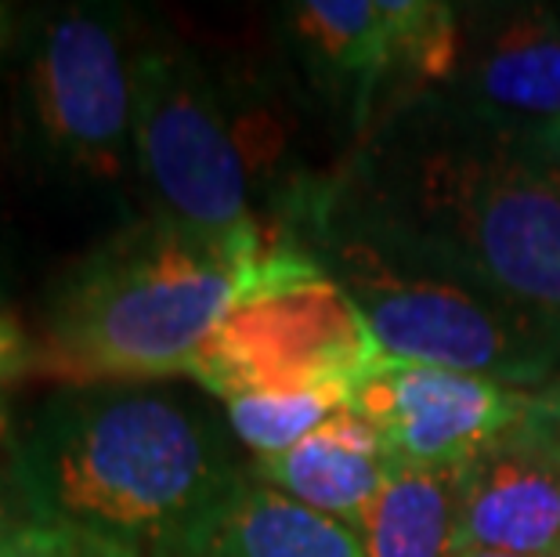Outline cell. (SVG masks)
<instances>
[{"mask_svg":"<svg viewBox=\"0 0 560 557\" xmlns=\"http://www.w3.org/2000/svg\"><path fill=\"white\" fill-rule=\"evenodd\" d=\"M329 199L365 229L560 318V156L420 98L348 152Z\"/></svg>","mask_w":560,"mask_h":557,"instance_id":"cell-1","label":"cell"},{"mask_svg":"<svg viewBox=\"0 0 560 557\" xmlns=\"http://www.w3.org/2000/svg\"><path fill=\"white\" fill-rule=\"evenodd\" d=\"M235 434L160 384L47 395L8 449L33 518L98 532L141 557H185L249 474Z\"/></svg>","mask_w":560,"mask_h":557,"instance_id":"cell-2","label":"cell"},{"mask_svg":"<svg viewBox=\"0 0 560 557\" xmlns=\"http://www.w3.org/2000/svg\"><path fill=\"white\" fill-rule=\"evenodd\" d=\"M276 251H243L145 214L77 257L47 293L37 373L62 387L192 376Z\"/></svg>","mask_w":560,"mask_h":557,"instance_id":"cell-3","label":"cell"},{"mask_svg":"<svg viewBox=\"0 0 560 557\" xmlns=\"http://www.w3.org/2000/svg\"><path fill=\"white\" fill-rule=\"evenodd\" d=\"M332 177L296 218L290 246L348 293L384 359L478 373L517 387L557 381L560 318L365 229L329 199Z\"/></svg>","mask_w":560,"mask_h":557,"instance_id":"cell-4","label":"cell"},{"mask_svg":"<svg viewBox=\"0 0 560 557\" xmlns=\"http://www.w3.org/2000/svg\"><path fill=\"white\" fill-rule=\"evenodd\" d=\"M135 171L149 214L207 240L276 251L243 88L182 37L145 22L135 62Z\"/></svg>","mask_w":560,"mask_h":557,"instance_id":"cell-5","label":"cell"},{"mask_svg":"<svg viewBox=\"0 0 560 557\" xmlns=\"http://www.w3.org/2000/svg\"><path fill=\"white\" fill-rule=\"evenodd\" d=\"M145 19L80 0L19 15L11 47V130L33 167L91 188L135 171V62Z\"/></svg>","mask_w":560,"mask_h":557,"instance_id":"cell-6","label":"cell"},{"mask_svg":"<svg viewBox=\"0 0 560 557\" xmlns=\"http://www.w3.org/2000/svg\"><path fill=\"white\" fill-rule=\"evenodd\" d=\"M384 362L359 307L296 246L268 260L202 348L188 381L213 398L249 391L354 387Z\"/></svg>","mask_w":560,"mask_h":557,"instance_id":"cell-7","label":"cell"},{"mask_svg":"<svg viewBox=\"0 0 560 557\" xmlns=\"http://www.w3.org/2000/svg\"><path fill=\"white\" fill-rule=\"evenodd\" d=\"M431 98L560 156V4H459L456 62Z\"/></svg>","mask_w":560,"mask_h":557,"instance_id":"cell-8","label":"cell"},{"mask_svg":"<svg viewBox=\"0 0 560 557\" xmlns=\"http://www.w3.org/2000/svg\"><path fill=\"white\" fill-rule=\"evenodd\" d=\"M271 26L293 88L348 160L395 109L387 0H290L271 11Z\"/></svg>","mask_w":560,"mask_h":557,"instance_id":"cell-9","label":"cell"},{"mask_svg":"<svg viewBox=\"0 0 560 557\" xmlns=\"http://www.w3.org/2000/svg\"><path fill=\"white\" fill-rule=\"evenodd\" d=\"M535 406L539 387L384 359L351 387L348 409L373 423L398 467L456 471Z\"/></svg>","mask_w":560,"mask_h":557,"instance_id":"cell-10","label":"cell"},{"mask_svg":"<svg viewBox=\"0 0 560 557\" xmlns=\"http://www.w3.org/2000/svg\"><path fill=\"white\" fill-rule=\"evenodd\" d=\"M456 550L560 557V420L542 395L456 467Z\"/></svg>","mask_w":560,"mask_h":557,"instance_id":"cell-11","label":"cell"},{"mask_svg":"<svg viewBox=\"0 0 560 557\" xmlns=\"http://www.w3.org/2000/svg\"><path fill=\"white\" fill-rule=\"evenodd\" d=\"M395 467L380 431L351 409L279 456L249 460L254 478L348 529H359Z\"/></svg>","mask_w":560,"mask_h":557,"instance_id":"cell-12","label":"cell"},{"mask_svg":"<svg viewBox=\"0 0 560 557\" xmlns=\"http://www.w3.org/2000/svg\"><path fill=\"white\" fill-rule=\"evenodd\" d=\"M185 557H362L359 532L246 474Z\"/></svg>","mask_w":560,"mask_h":557,"instance_id":"cell-13","label":"cell"},{"mask_svg":"<svg viewBox=\"0 0 560 557\" xmlns=\"http://www.w3.org/2000/svg\"><path fill=\"white\" fill-rule=\"evenodd\" d=\"M354 532L362 557H456V471L395 467Z\"/></svg>","mask_w":560,"mask_h":557,"instance_id":"cell-14","label":"cell"},{"mask_svg":"<svg viewBox=\"0 0 560 557\" xmlns=\"http://www.w3.org/2000/svg\"><path fill=\"white\" fill-rule=\"evenodd\" d=\"M224 423L235 442L246 445L249 460L279 456L322 423L351 406V387H307V391H249L221 402Z\"/></svg>","mask_w":560,"mask_h":557,"instance_id":"cell-15","label":"cell"},{"mask_svg":"<svg viewBox=\"0 0 560 557\" xmlns=\"http://www.w3.org/2000/svg\"><path fill=\"white\" fill-rule=\"evenodd\" d=\"M0 557H141L124 543L51 518H22Z\"/></svg>","mask_w":560,"mask_h":557,"instance_id":"cell-16","label":"cell"},{"mask_svg":"<svg viewBox=\"0 0 560 557\" xmlns=\"http://www.w3.org/2000/svg\"><path fill=\"white\" fill-rule=\"evenodd\" d=\"M30 373H37V344L15 315L0 312V453H8L19 431L11 420V391Z\"/></svg>","mask_w":560,"mask_h":557,"instance_id":"cell-17","label":"cell"},{"mask_svg":"<svg viewBox=\"0 0 560 557\" xmlns=\"http://www.w3.org/2000/svg\"><path fill=\"white\" fill-rule=\"evenodd\" d=\"M22 518H30V511H26V503H22V496L15 489V478H11L8 460H4V464H0V554H4L11 532L19 529Z\"/></svg>","mask_w":560,"mask_h":557,"instance_id":"cell-18","label":"cell"},{"mask_svg":"<svg viewBox=\"0 0 560 557\" xmlns=\"http://www.w3.org/2000/svg\"><path fill=\"white\" fill-rule=\"evenodd\" d=\"M15 30H19V8L0 0V105H4V73L11 62V47H15Z\"/></svg>","mask_w":560,"mask_h":557,"instance_id":"cell-19","label":"cell"},{"mask_svg":"<svg viewBox=\"0 0 560 557\" xmlns=\"http://www.w3.org/2000/svg\"><path fill=\"white\" fill-rule=\"evenodd\" d=\"M539 395H542V406L560 420V376H557V381H550V384H542Z\"/></svg>","mask_w":560,"mask_h":557,"instance_id":"cell-20","label":"cell"},{"mask_svg":"<svg viewBox=\"0 0 560 557\" xmlns=\"http://www.w3.org/2000/svg\"><path fill=\"white\" fill-rule=\"evenodd\" d=\"M456 557H528V554H499V550H456Z\"/></svg>","mask_w":560,"mask_h":557,"instance_id":"cell-21","label":"cell"},{"mask_svg":"<svg viewBox=\"0 0 560 557\" xmlns=\"http://www.w3.org/2000/svg\"><path fill=\"white\" fill-rule=\"evenodd\" d=\"M0 312H8L4 307V265H0Z\"/></svg>","mask_w":560,"mask_h":557,"instance_id":"cell-22","label":"cell"}]
</instances>
